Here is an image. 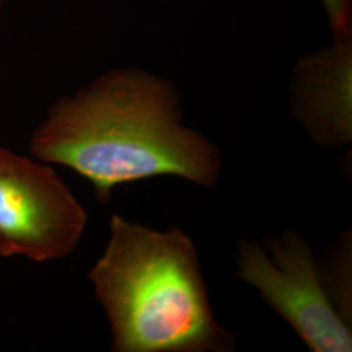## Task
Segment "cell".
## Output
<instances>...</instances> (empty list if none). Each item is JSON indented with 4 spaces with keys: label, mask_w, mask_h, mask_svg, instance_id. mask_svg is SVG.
<instances>
[{
    "label": "cell",
    "mask_w": 352,
    "mask_h": 352,
    "mask_svg": "<svg viewBox=\"0 0 352 352\" xmlns=\"http://www.w3.org/2000/svg\"><path fill=\"white\" fill-rule=\"evenodd\" d=\"M29 151L87 179L104 204L126 183L171 175L214 189L222 174L219 149L183 124L175 87L139 68L107 71L52 103Z\"/></svg>",
    "instance_id": "6da1fadb"
},
{
    "label": "cell",
    "mask_w": 352,
    "mask_h": 352,
    "mask_svg": "<svg viewBox=\"0 0 352 352\" xmlns=\"http://www.w3.org/2000/svg\"><path fill=\"white\" fill-rule=\"evenodd\" d=\"M113 352H225L234 337L209 300L197 250L180 228L110 219V238L88 274Z\"/></svg>",
    "instance_id": "7a4b0ae2"
},
{
    "label": "cell",
    "mask_w": 352,
    "mask_h": 352,
    "mask_svg": "<svg viewBox=\"0 0 352 352\" xmlns=\"http://www.w3.org/2000/svg\"><path fill=\"white\" fill-rule=\"evenodd\" d=\"M238 277L258 291L304 344L314 352H350L351 322L327 291L321 265L298 231L236 243Z\"/></svg>",
    "instance_id": "3957f363"
},
{
    "label": "cell",
    "mask_w": 352,
    "mask_h": 352,
    "mask_svg": "<svg viewBox=\"0 0 352 352\" xmlns=\"http://www.w3.org/2000/svg\"><path fill=\"white\" fill-rule=\"evenodd\" d=\"M88 221L52 164L0 146V257L63 260L75 252Z\"/></svg>",
    "instance_id": "277c9868"
},
{
    "label": "cell",
    "mask_w": 352,
    "mask_h": 352,
    "mask_svg": "<svg viewBox=\"0 0 352 352\" xmlns=\"http://www.w3.org/2000/svg\"><path fill=\"white\" fill-rule=\"evenodd\" d=\"M294 118L317 144L342 149L352 141V24L333 32L321 50L302 56L289 85Z\"/></svg>",
    "instance_id": "5b68a950"
},
{
    "label": "cell",
    "mask_w": 352,
    "mask_h": 352,
    "mask_svg": "<svg viewBox=\"0 0 352 352\" xmlns=\"http://www.w3.org/2000/svg\"><path fill=\"white\" fill-rule=\"evenodd\" d=\"M336 245L327 263L321 265L327 291L340 315L351 322V240L350 235Z\"/></svg>",
    "instance_id": "8992f818"
},
{
    "label": "cell",
    "mask_w": 352,
    "mask_h": 352,
    "mask_svg": "<svg viewBox=\"0 0 352 352\" xmlns=\"http://www.w3.org/2000/svg\"><path fill=\"white\" fill-rule=\"evenodd\" d=\"M333 32L352 24V0H320Z\"/></svg>",
    "instance_id": "52a82bcc"
},
{
    "label": "cell",
    "mask_w": 352,
    "mask_h": 352,
    "mask_svg": "<svg viewBox=\"0 0 352 352\" xmlns=\"http://www.w3.org/2000/svg\"><path fill=\"white\" fill-rule=\"evenodd\" d=\"M0 1H1V0H0Z\"/></svg>",
    "instance_id": "ba28073f"
}]
</instances>
